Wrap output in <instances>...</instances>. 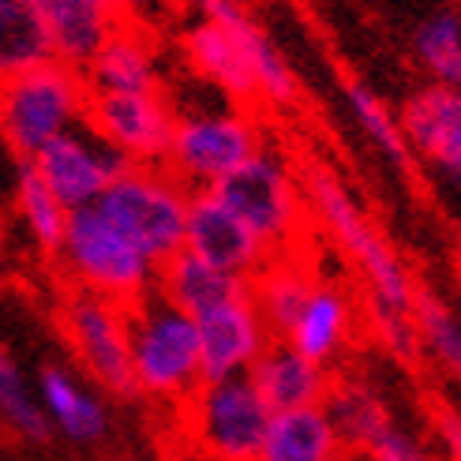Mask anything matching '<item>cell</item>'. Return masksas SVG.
<instances>
[{"mask_svg":"<svg viewBox=\"0 0 461 461\" xmlns=\"http://www.w3.org/2000/svg\"><path fill=\"white\" fill-rule=\"evenodd\" d=\"M274 409L251 375L199 383L188 398V424L195 443L214 461H259Z\"/></svg>","mask_w":461,"mask_h":461,"instance_id":"8","label":"cell"},{"mask_svg":"<svg viewBox=\"0 0 461 461\" xmlns=\"http://www.w3.org/2000/svg\"><path fill=\"white\" fill-rule=\"evenodd\" d=\"M41 180L53 188V195L64 203V211L95 206L109 192V184L128 169V158L113 150L102 135H95L86 124L57 135L50 147H41L34 158Z\"/></svg>","mask_w":461,"mask_h":461,"instance_id":"11","label":"cell"},{"mask_svg":"<svg viewBox=\"0 0 461 461\" xmlns=\"http://www.w3.org/2000/svg\"><path fill=\"white\" fill-rule=\"evenodd\" d=\"M199 327V360H203V383L248 375L251 364L263 357V349L274 341L267 319L259 315L251 289L225 301L211 312L195 315Z\"/></svg>","mask_w":461,"mask_h":461,"instance_id":"14","label":"cell"},{"mask_svg":"<svg viewBox=\"0 0 461 461\" xmlns=\"http://www.w3.org/2000/svg\"><path fill=\"white\" fill-rule=\"evenodd\" d=\"M435 431H439L447 461H461V412L457 409H439L435 412Z\"/></svg>","mask_w":461,"mask_h":461,"instance_id":"32","label":"cell"},{"mask_svg":"<svg viewBox=\"0 0 461 461\" xmlns=\"http://www.w3.org/2000/svg\"><path fill=\"white\" fill-rule=\"evenodd\" d=\"M166 5L169 0H117V8L124 12L128 23H150Z\"/></svg>","mask_w":461,"mask_h":461,"instance_id":"33","label":"cell"},{"mask_svg":"<svg viewBox=\"0 0 461 461\" xmlns=\"http://www.w3.org/2000/svg\"><path fill=\"white\" fill-rule=\"evenodd\" d=\"M412 57L431 83L461 86V12L435 8L412 31Z\"/></svg>","mask_w":461,"mask_h":461,"instance_id":"26","label":"cell"},{"mask_svg":"<svg viewBox=\"0 0 461 461\" xmlns=\"http://www.w3.org/2000/svg\"><path fill=\"white\" fill-rule=\"evenodd\" d=\"M64 338L79 357L83 372L95 379L105 394L140 398L131 372V345H128V308L105 301L98 293L72 289L60 304Z\"/></svg>","mask_w":461,"mask_h":461,"instance_id":"9","label":"cell"},{"mask_svg":"<svg viewBox=\"0 0 461 461\" xmlns=\"http://www.w3.org/2000/svg\"><path fill=\"white\" fill-rule=\"evenodd\" d=\"M412 319H417L420 349L443 367L450 379L461 383V312L447 304L431 289H417L412 301Z\"/></svg>","mask_w":461,"mask_h":461,"instance_id":"29","label":"cell"},{"mask_svg":"<svg viewBox=\"0 0 461 461\" xmlns=\"http://www.w3.org/2000/svg\"><path fill=\"white\" fill-rule=\"evenodd\" d=\"M353 322H357V308H353V296L345 293L341 285L334 282H319L312 285L308 301L296 315V322L289 327L285 341L293 345L296 353H304L308 360L330 367L345 345L353 338Z\"/></svg>","mask_w":461,"mask_h":461,"instance_id":"17","label":"cell"},{"mask_svg":"<svg viewBox=\"0 0 461 461\" xmlns=\"http://www.w3.org/2000/svg\"><path fill=\"white\" fill-rule=\"evenodd\" d=\"M154 289L166 296L169 304H176L180 312H188L195 319V315L211 312L225 301H233V296L248 293L251 282L237 278V274H229V270H218L214 263L199 259L195 251L180 248L176 256H169L158 267V285Z\"/></svg>","mask_w":461,"mask_h":461,"instance_id":"20","label":"cell"},{"mask_svg":"<svg viewBox=\"0 0 461 461\" xmlns=\"http://www.w3.org/2000/svg\"><path fill=\"white\" fill-rule=\"evenodd\" d=\"M457 312H461V293H457Z\"/></svg>","mask_w":461,"mask_h":461,"instance_id":"34","label":"cell"},{"mask_svg":"<svg viewBox=\"0 0 461 461\" xmlns=\"http://www.w3.org/2000/svg\"><path fill=\"white\" fill-rule=\"evenodd\" d=\"M34 8L50 34L53 60L79 68V72L128 23L117 0H34Z\"/></svg>","mask_w":461,"mask_h":461,"instance_id":"15","label":"cell"},{"mask_svg":"<svg viewBox=\"0 0 461 461\" xmlns=\"http://www.w3.org/2000/svg\"><path fill=\"white\" fill-rule=\"evenodd\" d=\"M0 424L12 428L19 439L27 443H50L53 428L45 420L38 390L31 386L27 372L19 367V360L12 357V349L0 345Z\"/></svg>","mask_w":461,"mask_h":461,"instance_id":"28","label":"cell"},{"mask_svg":"<svg viewBox=\"0 0 461 461\" xmlns=\"http://www.w3.org/2000/svg\"><path fill=\"white\" fill-rule=\"evenodd\" d=\"M38 402L50 428L76 447H95L109 435V409L102 394H95L72 367L45 364L38 372Z\"/></svg>","mask_w":461,"mask_h":461,"instance_id":"16","label":"cell"},{"mask_svg":"<svg viewBox=\"0 0 461 461\" xmlns=\"http://www.w3.org/2000/svg\"><path fill=\"white\" fill-rule=\"evenodd\" d=\"M345 105H349L357 128L364 131V140L383 154L386 166H394L398 173H412L417 158H412V147H409L405 131H402L398 113L390 109L367 83H360V79L345 83Z\"/></svg>","mask_w":461,"mask_h":461,"instance_id":"24","label":"cell"},{"mask_svg":"<svg viewBox=\"0 0 461 461\" xmlns=\"http://www.w3.org/2000/svg\"><path fill=\"white\" fill-rule=\"evenodd\" d=\"M364 457L367 461H428V450L412 431H405L398 424H386L375 439L364 447Z\"/></svg>","mask_w":461,"mask_h":461,"instance_id":"31","label":"cell"},{"mask_svg":"<svg viewBox=\"0 0 461 461\" xmlns=\"http://www.w3.org/2000/svg\"><path fill=\"white\" fill-rule=\"evenodd\" d=\"M301 188H304L308 211L315 214V221L327 229L330 240L341 248V256L349 259L364 278L367 301L412 312V301H417L420 285L412 282L409 267L402 263L394 244L383 237V229L367 218L360 199L349 192V184L330 166H322V161H308L301 169Z\"/></svg>","mask_w":461,"mask_h":461,"instance_id":"1","label":"cell"},{"mask_svg":"<svg viewBox=\"0 0 461 461\" xmlns=\"http://www.w3.org/2000/svg\"><path fill=\"white\" fill-rule=\"evenodd\" d=\"M214 192L251 225V233L274 256L289 251L296 237L304 233L308 199L301 188V173H293V166L278 150L263 147L259 154H251L240 169L214 184Z\"/></svg>","mask_w":461,"mask_h":461,"instance_id":"7","label":"cell"},{"mask_svg":"<svg viewBox=\"0 0 461 461\" xmlns=\"http://www.w3.org/2000/svg\"><path fill=\"white\" fill-rule=\"evenodd\" d=\"M86 86L95 95H128V90H158L161 64L150 34L140 23H124L102 50L83 68Z\"/></svg>","mask_w":461,"mask_h":461,"instance_id":"18","label":"cell"},{"mask_svg":"<svg viewBox=\"0 0 461 461\" xmlns=\"http://www.w3.org/2000/svg\"><path fill=\"white\" fill-rule=\"evenodd\" d=\"M15 206H19V218L27 225V233L38 248L45 251H57L60 248V237H64V221H68V211L64 203L53 195V188L41 180L38 166L31 158H15Z\"/></svg>","mask_w":461,"mask_h":461,"instance_id":"27","label":"cell"},{"mask_svg":"<svg viewBox=\"0 0 461 461\" xmlns=\"http://www.w3.org/2000/svg\"><path fill=\"white\" fill-rule=\"evenodd\" d=\"M251 383L259 386V394L274 412L282 409H304V405H322L330 390V372L322 364L296 353L285 338L270 341L263 357L251 364Z\"/></svg>","mask_w":461,"mask_h":461,"instance_id":"19","label":"cell"},{"mask_svg":"<svg viewBox=\"0 0 461 461\" xmlns=\"http://www.w3.org/2000/svg\"><path fill=\"white\" fill-rule=\"evenodd\" d=\"M322 409H327L338 439L345 447H353V450H364L386 424H394L390 420V409H386L383 394L367 379H357V375L330 379V390H327V398H322Z\"/></svg>","mask_w":461,"mask_h":461,"instance_id":"23","label":"cell"},{"mask_svg":"<svg viewBox=\"0 0 461 461\" xmlns=\"http://www.w3.org/2000/svg\"><path fill=\"white\" fill-rule=\"evenodd\" d=\"M86 76L60 60L0 79V140L15 158H34L57 135L86 121Z\"/></svg>","mask_w":461,"mask_h":461,"instance_id":"4","label":"cell"},{"mask_svg":"<svg viewBox=\"0 0 461 461\" xmlns=\"http://www.w3.org/2000/svg\"><path fill=\"white\" fill-rule=\"evenodd\" d=\"M367 327H372L375 341H379L398 364H417V360L424 357L420 334H417V319H412V312L386 308V304H372V301H367Z\"/></svg>","mask_w":461,"mask_h":461,"instance_id":"30","label":"cell"},{"mask_svg":"<svg viewBox=\"0 0 461 461\" xmlns=\"http://www.w3.org/2000/svg\"><path fill=\"white\" fill-rule=\"evenodd\" d=\"M45 60H53V45L34 0H0V79L31 72Z\"/></svg>","mask_w":461,"mask_h":461,"instance_id":"25","label":"cell"},{"mask_svg":"<svg viewBox=\"0 0 461 461\" xmlns=\"http://www.w3.org/2000/svg\"><path fill=\"white\" fill-rule=\"evenodd\" d=\"M412 158L461 195V86L424 83L398 109Z\"/></svg>","mask_w":461,"mask_h":461,"instance_id":"12","label":"cell"},{"mask_svg":"<svg viewBox=\"0 0 461 461\" xmlns=\"http://www.w3.org/2000/svg\"><path fill=\"white\" fill-rule=\"evenodd\" d=\"M95 135L121 150L128 166H166L176 105L158 90H128V95H95L90 90L86 121Z\"/></svg>","mask_w":461,"mask_h":461,"instance_id":"10","label":"cell"},{"mask_svg":"<svg viewBox=\"0 0 461 461\" xmlns=\"http://www.w3.org/2000/svg\"><path fill=\"white\" fill-rule=\"evenodd\" d=\"M312 285H315L312 270L296 256H289V251L270 256V263L251 278V301H256V308L267 319L274 338L289 334V327L296 322V315H301V308L308 301Z\"/></svg>","mask_w":461,"mask_h":461,"instance_id":"22","label":"cell"},{"mask_svg":"<svg viewBox=\"0 0 461 461\" xmlns=\"http://www.w3.org/2000/svg\"><path fill=\"white\" fill-rule=\"evenodd\" d=\"M188 199L184 188L166 166H128L102 195V214L143 251L150 263H166L184 248L188 233Z\"/></svg>","mask_w":461,"mask_h":461,"instance_id":"5","label":"cell"},{"mask_svg":"<svg viewBox=\"0 0 461 461\" xmlns=\"http://www.w3.org/2000/svg\"><path fill=\"white\" fill-rule=\"evenodd\" d=\"M263 128L256 117L229 102V105H195V109H176L173 124V143L166 169L184 180L192 192L214 188L233 169H240L251 154H259Z\"/></svg>","mask_w":461,"mask_h":461,"instance_id":"6","label":"cell"},{"mask_svg":"<svg viewBox=\"0 0 461 461\" xmlns=\"http://www.w3.org/2000/svg\"><path fill=\"white\" fill-rule=\"evenodd\" d=\"M57 259L76 289L98 293L105 301L131 308L158 285V263H150L117 225H113L102 206H79L68 211L64 237Z\"/></svg>","mask_w":461,"mask_h":461,"instance_id":"3","label":"cell"},{"mask_svg":"<svg viewBox=\"0 0 461 461\" xmlns=\"http://www.w3.org/2000/svg\"><path fill=\"white\" fill-rule=\"evenodd\" d=\"M345 443L322 405L282 409L270 417L259 461H341Z\"/></svg>","mask_w":461,"mask_h":461,"instance_id":"21","label":"cell"},{"mask_svg":"<svg viewBox=\"0 0 461 461\" xmlns=\"http://www.w3.org/2000/svg\"><path fill=\"white\" fill-rule=\"evenodd\" d=\"M184 248L195 251L199 259L214 263L218 270H229L237 278H256L270 263L274 251L251 233V225L229 206L214 188H199L188 199V233Z\"/></svg>","mask_w":461,"mask_h":461,"instance_id":"13","label":"cell"},{"mask_svg":"<svg viewBox=\"0 0 461 461\" xmlns=\"http://www.w3.org/2000/svg\"><path fill=\"white\" fill-rule=\"evenodd\" d=\"M128 345L140 394L158 402H188L199 390V327L158 289L128 308Z\"/></svg>","mask_w":461,"mask_h":461,"instance_id":"2","label":"cell"}]
</instances>
